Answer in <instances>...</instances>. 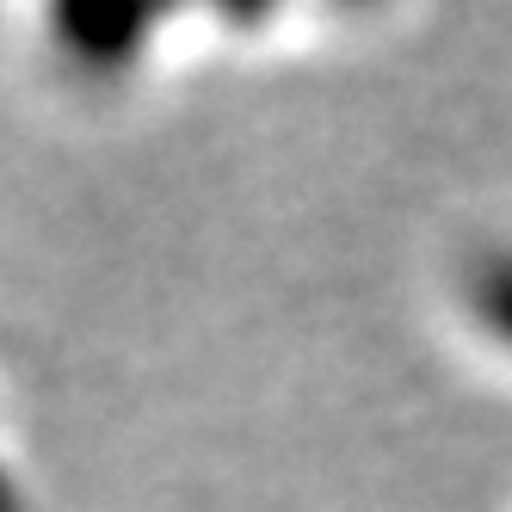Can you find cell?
<instances>
[{
  "label": "cell",
  "mask_w": 512,
  "mask_h": 512,
  "mask_svg": "<svg viewBox=\"0 0 512 512\" xmlns=\"http://www.w3.org/2000/svg\"><path fill=\"white\" fill-rule=\"evenodd\" d=\"M161 0H56V38L81 62H124Z\"/></svg>",
  "instance_id": "obj_1"
},
{
  "label": "cell",
  "mask_w": 512,
  "mask_h": 512,
  "mask_svg": "<svg viewBox=\"0 0 512 512\" xmlns=\"http://www.w3.org/2000/svg\"><path fill=\"white\" fill-rule=\"evenodd\" d=\"M463 303H469L475 321H482V334L512 352V247H488L482 260H469Z\"/></svg>",
  "instance_id": "obj_2"
},
{
  "label": "cell",
  "mask_w": 512,
  "mask_h": 512,
  "mask_svg": "<svg viewBox=\"0 0 512 512\" xmlns=\"http://www.w3.org/2000/svg\"><path fill=\"white\" fill-rule=\"evenodd\" d=\"M216 7H223L235 25H260V19L272 13V0H216Z\"/></svg>",
  "instance_id": "obj_3"
},
{
  "label": "cell",
  "mask_w": 512,
  "mask_h": 512,
  "mask_svg": "<svg viewBox=\"0 0 512 512\" xmlns=\"http://www.w3.org/2000/svg\"><path fill=\"white\" fill-rule=\"evenodd\" d=\"M0 512H19V494L7 488V475H0Z\"/></svg>",
  "instance_id": "obj_4"
},
{
  "label": "cell",
  "mask_w": 512,
  "mask_h": 512,
  "mask_svg": "<svg viewBox=\"0 0 512 512\" xmlns=\"http://www.w3.org/2000/svg\"><path fill=\"white\" fill-rule=\"evenodd\" d=\"M340 7H377V0H340Z\"/></svg>",
  "instance_id": "obj_5"
}]
</instances>
